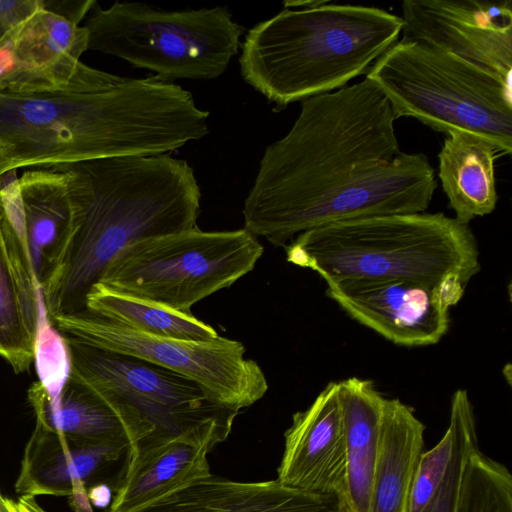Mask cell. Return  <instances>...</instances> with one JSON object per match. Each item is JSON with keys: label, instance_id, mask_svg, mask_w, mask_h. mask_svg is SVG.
Here are the masks:
<instances>
[{"label": "cell", "instance_id": "5b68a950", "mask_svg": "<svg viewBox=\"0 0 512 512\" xmlns=\"http://www.w3.org/2000/svg\"><path fill=\"white\" fill-rule=\"evenodd\" d=\"M284 248L289 263L324 281L406 279L436 285L455 273L468 283L481 270L469 224L442 212L337 221L300 233Z\"/></svg>", "mask_w": 512, "mask_h": 512}, {"label": "cell", "instance_id": "9a60e30c", "mask_svg": "<svg viewBox=\"0 0 512 512\" xmlns=\"http://www.w3.org/2000/svg\"><path fill=\"white\" fill-rule=\"evenodd\" d=\"M141 512H344L334 496L291 488L276 480L244 482L209 474Z\"/></svg>", "mask_w": 512, "mask_h": 512}, {"label": "cell", "instance_id": "2e32d148", "mask_svg": "<svg viewBox=\"0 0 512 512\" xmlns=\"http://www.w3.org/2000/svg\"><path fill=\"white\" fill-rule=\"evenodd\" d=\"M88 39L85 26L47 10L43 3L8 37L20 93L66 85L88 50Z\"/></svg>", "mask_w": 512, "mask_h": 512}, {"label": "cell", "instance_id": "f1b7e54d", "mask_svg": "<svg viewBox=\"0 0 512 512\" xmlns=\"http://www.w3.org/2000/svg\"><path fill=\"white\" fill-rule=\"evenodd\" d=\"M44 8L77 24L97 4L95 0L44 1Z\"/></svg>", "mask_w": 512, "mask_h": 512}, {"label": "cell", "instance_id": "ffe728a7", "mask_svg": "<svg viewBox=\"0 0 512 512\" xmlns=\"http://www.w3.org/2000/svg\"><path fill=\"white\" fill-rule=\"evenodd\" d=\"M446 135L438 153V177L455 218L469 224L496 208L494 164L499 150L490 140L467 131Z\"/></svg>", "mask_w": 512, "mask_h": 512}, {"label": "cell", "instance_id": "7402d4cb", "mask_svg": "<svg viewBox=\"0 0 512 512\" xmlns=\"http://www.w3.org/2000/svg\"><path fill=\"white\" fill-rule=\"evenodd\" d=\"M27 250L41 289L68 235L71 202L66 175L55 169H28L19 177Z\"/></svg>", "mask_w": 512, "mask_h": 512}, {"label": "cell", "instance_id": "4dcf8cb0", "mask_svg": "<svg viewBox=\"0 0 512 512\" xmlns=\"http://www.w3.org/2000/svg\"><path fill=\"white\" fill-rule=\"evenodd\" d=\"M90 502L100 508L107 507L111 503V490L105 484H97L87 490Z\"/></svg>", "mask_w": 512, "mask_h": 512}, {"label": "cell", "instance_id": "5bb4252c", "mask_svg": "<svg viewBox=\"0 0 512 512\" xmlns=\"http://www.w3.org/2000/svg\"><path fill=\"white\" fill-rule=\"evenodd\" d=\"M229 433L222 428H207L172 438L144 440L126 453L122 476L106 512H141L208 476L207 454Z\"/></svg>", "mask_w": 512, "mask_h": 512}, {"label": "cell", "instance_id": "d6986e66", "mask_svg": "<svg viewBox=\"0 0 512 512\" xmlns=\"http://www.w3.org/2000/svg\"><path fill=\"white\" fill-rule=\"evenodd\" d=\"M346 449L345 512H368L386 397L372 380L338 381Z\"/></svg>", "mask_w": 512, "mask_h": 512}, {"label": "cell", "instance_id": "8fae6325", "mask_svg": "<svg viewBox=\"0 0 512 512\" xmlns=\"http://www.w3.org/2000/svg\"><path fill=\"white\" fill-rule=\"evenodd\" d=\"M400 17L403 39L425 43L511 79V0H406Z\"/></svg>", "mask_w": 512, "mask_h": 512}, {"label": "cell", "instance_id": "6da1fadb", "mask_svg": "<svg viewBox=\"0 0 512 512\" xmlns=\"http://www.w3.org/2000/svg\"><path fill=\"white\" fill-rule=\"evenodd\" d=\"M396 116L369 79L301 101L268 145L244 201V228L276 247L329 223L425 212L437 188L424 153L400 150Z\"/></svg>", "mask_w": 512, "mask_h": 512}, {"label": "cell", "instance_id": "52a82bcc", "mask_svg": "<svg viewBox=\"0 0 512 512\" xmlns=\"http://www.w3.org/2000/svg\"><path fill=\"white\" fill-rule=\"evenodd\" d=\"M88 50L121 58L172 82L221 76L241 46L244 28L227 7L159 10L141 2L97 3L84 25Z\"/></svg>", "mask_w": 512, "mask_h": 512}, {"label": "cell", "instance_id": "603a6c76", "mask_svg": "<svg viewBox=\"0 0 512 512\" xmlns=\"http://www.w3.org/2000/svg\"><path fill=\"white\" fill-rule=\"evenodd\" d=\"M36 422L72 439L88 443H120L128 452L137 440L118 412L88 386L69 376L59 400L49 403L42 384L34 382L28 390Z\"/></svg>", "mask_w": 512, "mask_h": 512}, {"label": "cell", "instance_id": "83f0119b", "mask_svg": "<svg viewBox=\"0 0 512 512\" xmlns=\"http://www.w3.org/2000/svg\"><path fill=\"white\" fill-rule=\"evenodd\" d=\"M43 6V0H0V44L29 15Z\"/></svg>", "mask_w": 512, "mask_h": 512}, {"label": "cell", "instance_id": "ba28073f", "mask_svg": "<svg viewBox=\"0 0 512 512\" xmlns=\"http://www.w3.org/2000/svg\"><path fill=\"white\" fill-rule=\"evenodd\" d=\"M264 248L245 228L198 227L127 246L97 282L116 292L192 314L191 307L252 271Z\"/></svg>", "mask_w": 512, "mask_h": 512}, {"label": "cell", "instance_id": "d4e9b609", "mask_svg": "<svg viewBox=\"0 0 512 512\" xmlns=\"http://www.w3.org/2000/svg\"><path fill=\"white\" fill-rule=\"evenodd\" d=\"M449 423L455 433L453 455L442 482L421 512H458L465 466L478 448L474 408L466 389L459 388L452 395Z\"/></svg>", "mask_w": 512, "mask_h": 512}, {"label": "cell", "instance_id": "3957f363", "mask_svg": "<svg viewBox=\"0 0 512 512\" xmlns=\"http://www.w3.org/2000/svg\"><path fill=\"white\" fill-rule=\"evenodd\" d=\"M67 178L71 224L41 287L49 319L84 309L91 287L127 246L197 227L201 191L193 168L170 154L55 166Z\"/></svg>", "mask_w": 512, "mask_h": 512}, {"label": "cell", "instance_id": "30bf717a", "mask_svg": "<svg viewBox=\"0 0 512 512\" xmlns=\"http://www.w3.org/2000/svg\"><path fill=\"white\" fill-rule=\"evenodd\" d=\"M65 339L133 356L182 374L206 389L220 405L240 412L266 394L260 365L245 357L244 345L218 336L196 342L151 336L81 310L50 319Z\"/></svg>", "mask_w": 512, "mask_h": 512}, {"label": "cell", "instance_id": "9c48e42d", "mask_svg": "<svg viewBox=\"0 0 512 512\" xmlns=\"http://www.w3.org/2000/svg\"><path fill=\"white\" fill-rule=\"evenodd\" d=\"M63 339L70 375L118 412L138 445L207 428L231 431L238 412L220 405L194 380L133 356Z\"/></svg>", "mask_w": 512, "mask_h": 512}, {"label": "cell", "instance_id": "f546056e", "mask_svg": "<svg viewBox=\"0 0 512 512\" xmlns=\"http://www.w3.org/2000/svg\"><path fill=\"white\" fill-rule=\"evenodd\" d=\"M69 500L75 512H93L85 484L77 485Z\"/></svg>", "mask_w": 512, "mask_h": 512}, {"label": "cell", "instance_id": "cb8c5ba5", "mask_svg": "<svg viewBox=\"0 0 512 512\" xmlns=\"http://www.w3.org/2000/svg\"><path fill=\"white\" fill-rule=\"evenodd\" d=\"M83 310L151 336L196 342L219 336L212 326L192 314L116 292L100 283L91 287Z\"/></svg>", "mask_w": 512, "mask_h": 512}, {"label": "cell", "instance_id": "1f68e13d", "mask_svg": "<svg viewBox=\"0 0 512 512\" xmlns=\"http://www.w3.org/2000/svg\"><path fill=\"white\" fill-rule=\"evenodd\" d=\"M5 161L2 157V155L0 154V176L5 173Z\"/></svg>", "mask_w": 512, "mask_h": 512}, {"label": "cell", "instance_id": "d6a6232c", "mask_svg": "<svg viewBox=\"0 0 512 512\" xmlns=\"http://www.w3.org/2000/svg\"><path fill=\"white\" fill-rule=\"evenodd\" d=\"M0 498H2V495H1V493H0Z\"/></svg>", "mask_w": 512, "mask_h": 512}, {"label": "cell", "instance_id": "7c38bea8", "mask_svg": "<svg viewBox=\"0 0 512 512\" xmlns=\"http://www.w3.org/2000/svg\"><path fill=\"white\" fill-rule=\"evenodd\" d=\"M325 283L326 295L352 319L396 345H433L449 329L450 309L441 302L437 284L406 279Z\"/></svg>", "mask_w": 512, "mask_h": 512}, {"label": "cell", "instance_id": "e0dca14e", "mask_svg": "<svg viewBox=\"0 0 512 512\" xmlns=\"http://www.w3.org/2000/svg\"><path fill=\"white\" fill-rule=\"evenodd\" d=\"M128 446L88 443L58 433L39 422L24 452L16 491L23 496H70L103 464L117 460Z\"/></svg>", "mask_w": 512, "mask_h": 512}, {"label": "cell", "instance_id": "484cf974", "mask_svg": "<svg viewBox=\"0 0 512 512\" xmlns=\"http://www.w3.org/2000/svg\"><path fill=\"white\" fill-rule=\"evenodd\" d=\"M38 305L34 362L39 382L46 390L49 403L55 405L70 376V355L65 340L46 313L42 293H40Z\"/></svg>", "mask_w": 512, "mask_h": 512}, {"label": "cell", "instance_id": "44dd1931", "mask_svg": "<svg viewBox=\"0 0 512 512\" xmlns=\"http://www.w3.org/2000/svg\"><path fill=\"white\" fill-rule=\"evenodd\" d=\"M425 430L410 406L397 398H386L368 512H408Z\"/></svg>", "mask_w": 512, "mask_h": 512}, {"label": "cell", "instance_id": "ac0fdd59", "mask_svg": "<svg viewBox=\"0 0 512 512\" xmlns=\"http://www.w3.org/2000/svg\"><path fill=\"white\" fill-rule=\"evenodd\" d=\"M40 293L28 252L0 201V357L15 373L27 371L34 361Z\"/></svg>", "mask_w": 512, "mask_h": 512}, {"label": "cell", "instance_id": "8992f818", "mask_svg": "<svg viewBox=\"0 0 512 512\" xmlns=\"http://www.w3.org/2000/svg\"><path fill=\"white\" fill-rule=\"evenodd\" d=\"M396 118L435 131L461 130L512 152L511 79L425 43L401 38L367 70Z\"/></svg>", "mask_w": 512, "mask_h": 512}, {"label": "cell", "instance_id": "277c9868", "mask_svg": "<svg viewBox=\"0 0 512 512\" xmlns=\"http://www.w3.org/2000/svg\"><path fill=\"white\" fill-rule=\"evenodd\" d=\"M251 28L239 58L246 83L280 111L366 74L399 39L402 19L372 6L285 1Z\"/></svg>", "mask_w": 512, "mask_h": 512}, {"label": "cell", "instance_id": "4fadbf2b", "mask_svg": "<svg viewBox=\"0 0 512 512\" xmlns=\"http://www.w3.org/2000/svg\"><path fill=\"white\" fill-rule=\"evenodd\" d=\"M284 437L277 480L334 496L344 510L346 449L338 381L328 383L307 409L293 415Z\"/></svg>", "mask_w": 512, "mask_h": 512}, {"label": "cell", "instance_id": "7a4b0ae2", "mask_svg": "<svg viewBox=\"0 0 512 512\" xmlns=\"http://www.w3.org/2000/svg\"><path fill=\"white\" fill-rule=\"evenodd\" d=\"M209 112L156 75L122 77L79 62L61 87L0 91L5 171L169 154L209 132Z\"/></svg>", "mask_w": 512, "mask_h": 512}, {"label": "cell", "instance_id": "4316f807", "mask_svg": "<svg viewBox=\"0 0 512 512\" xmlns=\"http://www.w3.org/2000/svg\"><path fill=\"white\" fill-rule=\"evenodd\" d=\"M454 445V428L449 423L440 441L421 453L414 472L408 512H421L436 492L449 467Z\"/></svg>", "mask_w": 512, "mask_h": 512}]
</instances>
